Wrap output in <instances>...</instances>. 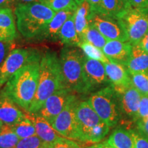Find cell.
I'll return each instance as SVG.
<instances>
[{
  "label": "cell",
  "instance_id": "603a6c76",
  "mask_svg": "<svg viewBox=\"0 0 148 148\" xmlns=\"http://www.w3.org/2000/svg\"><path fill=\"white\" fill-rule=\"evenodd\" d=\"M90 14V8L86 0L78 5L77 10L74 14V23H75V29L80 39L82 40L83 36L89 25L88 17Z\"/></svg>",
  "mask_w": 148,
  "mask_h": 148
},
{
  "label": "cell",
  "instance_id": "d590c367",
  "mask_svg": "<svg viewBox=\"0 0 148 148\" xmlns=\"http://www.w3.org/2000/svg\"><path fill=\"white\" fill-rule=\"evenodd\" d=\"M136 131L148 138V116L136 121Z\"/></svg>",
  "mask_w": 148,
  "mask_h": 148
},
{
  "label": "cell",
  "instance_id": "7bdbcfd3",
  "mask_svg": "<svg viewBox=\"0 0 148 148\" xmlns=\"http://www.w3.org/2000/svg\"><path fill=\"white\" fill-rule=\"evenodd\" d=\"M75 1H76V3H77V5H80L81 3H82L83 2H84V1H85V0H75Z\"/></svg>",
  "mask_w": 148,
  "mask_h": 148
},
{
  "label": "cell",
  "instance_id": "f546056e",
  "mask_svg": "<svg viewBox=\"0 0 148 148\" xmlns=\"http://www.w3.org/2000/svg\"><path fill=\"white\" fill-rule=\"evenodd\" d=\"M133 86L142 95L148 96V75L140 73H129Z\"/></svg>",
  "mask_w": 148,
  "mask_h": 148
},
{
  "label": "cell",
  "instance_id": "6da1fadb",
  "mask_svg": "<svg viewBox=\"0 0 148 148\" xmlns=\"http://www.w3.org/2000/svg\"><path fill=\"white\" fill-rule=\"evenodd\" d=\"M42 55L37 52L2 88L5 93L21 109L27 112L36 94Z\"/></svg>",
  "mask_w": 148,
  "mask_h": 148
},
{
  "label": "cell",
  "instance_id": "ba28073f",
  "mask_svg": "<svg viewBox=\"0 0 148 148\" xmlns=\"http://www.w3.org/2000/svg\"><path fill=\"white\" fill-rule=\"evenodd\" d=\"M77 97L70 101L51 123L53 128L64 138L79 141V129L76 116Z\"/></svg>",
  "mask_w": 148,
  "mask_h": 148
},
{
  "label": "cell",
  "instance_id": "44dd1931",
  "mask_svg": "<svg viewBox=\"0 0 148 148\" xmlns=\"http://www.w3.org/2000/svg\"><path fill=\"white\" fill-rule=\"evenodd\" d=\"M106 142L114 148H135L132 132L123 127L114 130Z\"/></svg>",
  "mask_w": 148,
  "mask_h": 148
},
{
  "label": "cell",
  "instance_id": "e575fe53",
  "mask_svg": "<svg viewBox=\"0 0 148 148\" xmlns=\"http://www.w3.org/2000/svg\"><path fill=\"white\" fill-rule=\"evenodd\" d=\"M131 132L134 138L135 148H148V138L136 130H131Z\"/></svg>",
  "mask_w": 148,
  "mask_h": 148
},
{
  "label": "cell",
  "instance_id": "ab89813d",
  "mask_svg": "<svg viewBox=\"0 0 148 148\" xmlns=\"http://www.w3.org/2000/svg\"><path fill=\"white\" fill-rule=\"evenodd\" d=\"M13 5H14V0H0V8H10Z\"/></svg>",
  "mask_w": 148,
  "mask_h": 148
},
{
  "label": "cell",
  "instance_id": "f35d334b",
  "mask_svg": "<svg viewBox=\"0 0 148 148\" xmlns=\"http://www.w3.org/2000/svg\"><path fill=\"white\" fill-rule=\"evenodd\" d=\"M137 45H139L144 51L148 53V32L142 38V39L140 40Z\"/></svg>",
  "mask_w": 148,
  "mask_h": 148
},
{
  "label": "cell",
  "instance_id": "5b68a950",
  "mask_svg": "<svg viewBox=\"0 0 148 148\" xmlns=\"http://www.w3.org/2000/svg\"><path fill=\"white\" fill-rule=\"evenodd\" d=\"M79 141L99 143L108 134L110 127L103 121L88 101H79L76 106Z\"/></svg>",
  "mask_w": 148,
  "mask_h": 148
},
{
  "label": "cell",
  "instance_id": "d4e9b609",
  "mask_svg": "<svg viewBox=\"0 0 148 148\" xmlns=\"http://www.w3.org/2000/svg\"><path fill=\"white\" fill-rule=\"evenodd\" d=\"M19 140L11 125H0V148H14Z\"/></svg>",
  "mask_w": 148,
  "mask_h": 148
},
{
  "label": "cell",
  "instance_id": "30bf717a",
  "mask_svg": "<svg viewBox=\"0 0 148 148\" xmlns=\"http://www.w3.org/2000/svg\"><path fill=\"white\" fill-rule=\"evenodd\" d=\"M88 21L108 40L128 41L124 27L119 18L103 14L92 13L89 15Z\"/></svg>",
  "mask_w": 148,
  "mask_h": 148
},
{
  "label": "cell",
  "instance_id": "8992f818",
  "mask_svg": "<svg viewBox=\"0 0 148 148\" xmlns=\"http://www.w3.org/2000/svg\"><path fill=\"white\" fill-rule=\"evenodd\" d=\"M87 101L109 127H114L118 124L122 115L117 94L111 85L92 92Z\"/></svg>",
  "mask_w": 148,
  "mask_h": 148
},
{
  "label": "cell",
  "instance_id": "7dc6e473",
  "mask_svg": "<svg viewBox=\"0 0 148 148\" xmlns=\"http://www.w3.org/2000/svg\"><path fill=\"white\" fill-rule=\"evenodd\" d=\"M127 1H128V2L130 3V0H127Z\"/></svg>",
  "mask_w": 148,
  "mask_h": 148
},
{
  "label": "cell",
  "instance_id": "52a82bcc",
  "mask_svg": "<svg viewBox=\"0 0 148 148\" xmlns=\"http://www.w3.org/2000/svg\"><path fill=\"white\" fill-rule=\"evenodd\" d=\"M126 32L128 41L137 45L148 32V8H130L119 18Z\"/></svg>",
  "mask_w": 148,
  "mask_h": 148
},
{
  "label": "cell",
  "instance_id": "bcb514c9",
  "mask_svg": "<svg viewBox=\"0 0 148 148\" xmlns=\"http://www.w3.org/2000/svg\"><path fill=\"white\" fill-rule=\"evenodd\" d=\"M1 124H3V123H1V122H0V125H1Z\"/></svg>",
  "mask_w": 148,
  "mask_h": 148
},
{
  "label": "cell",
  "instance_id": "b9f144b4",
  "mask_svg": "<svg viewBox=\"0 0 148 148\" xmlns=\"http://www.w3.org/2000/svg\"><path fill=\"white\" fill-rule=\"evenodd\" d=\"M96 147H97V148H114L112 147V146L109 145V144L106 142V141L103 142V143H99L97 144V145H96Z\"/></svg>",
  "mask_w": 148,
  "mask_h": 148
},
{
  "label": "cell",
  "instance_id": "5bb4252c",
  "mask_svg": "<svg viewBox=\"0 0 148 148\" xmlns=\"http://www.w3.org/2000/svg\"><path fill=\"white\" fill-rule=\"evenodd\" d=\"M26 116L2 88L0 90V122L8 125H15Z\"/></svg>",
  "mask_w": 148,
  "mask_h": 148
},
{
  "label": "cell",
  "instance_id": "484cf974",
  "mask_svg": "<svg viewBox=\"0 0 148 148\" xmlns=\"http://www.w3.org/2000/svg\"><path fill=\"white\" fill-rule=\"evenodd\" d=\"M82 40L89 42L101 49H103L106 42H108V40L90 22L83 36Z\"/></svg>",
  "mask_w": 148,
  "mask_h": 148
},
{
  "label": "cell",
  "instance_id": "f1b7e54d",
  "mask_svg": "<svg viewBox=\"0 0 148 148\" xmlns=\"http://www.w3.org/2000/svg\"><path fill=\"white\" fill-rule=\"evenodd\" d=\"M40 2L56 12L63 10H77L78 8L75 0H40Z\"/></svg>",
  "mask_w": 148,
  "mask_h": 148
},
{
  "label": "cell",
  "instance_id": "d6986e66",
  "mask_svg": "<svg viewBox=\"0 0 148 148\" xmlns=\"http://www.w3.org/2000/svg\"><path fill=\"white\" fill-rule=\"evenodd\" d=\"M16 36L15 20L12 9L0 8V41H13Z\"/></svg>",
  "mask_w": 148,
  "mask_h": 148
},
{
  "label": "cell",
  "instance_id": "83f0119b",
  "mask_svg": "<svg viewBox=\"0 0 148 148\" xmlns=\"http://www.w3.org/2000/svg\"><path fill=\"white\" fill-rule=\"evenodd\" d=\"M78 47L82 49L83 53L86 57L90 59L100 61L102 63H106L110 61L103 53L102 49H99L85 40H82L79 43Z\"/></svg>",
  "mask_w": 148,
  "mask_h": 148
},
{
  "label": "cell",
  "instance_id": "3957f363",
  "mask_svg": "<svg viewBox=\"0 0 148 148\" xmlns=\"http://www.w3.org/2000/svg\"><path fill=\"white\" fill-rule=\"evenodd\" d=\"M56 12L40 2L15 6L16 27L22 36L36 39L43 32Z\"/></svg>",
  "mask_w": 148,
  "mask_h": 148
},
{
  "label": "cell",
  "instance_id": "ee69618b",
  "mask_svg": "<svg viewBox=\"0 0 148 148\" xmlns=\"http://www.w3.org/2000/svg\"><path fill=\"white\" fill-rule=\"evenodd\" d=\"M85 148H97V147H96V145H92V146H90V147H87Z\"/></svg>",
  "mask_w": 148,
  "mask_h": 148
},
{
  "label": "cell",
  "instance_id": "f6af8a7d",
  "mask_svg": "<svg viewBox=\"0 0 148 148\" xmlns=\"http://www.w3.org/2000/svg\"><path fill=\"white\" fill-rule=\"evenodd\" d=\"M42 148H51L50 147V145H45V146H44V147H42Z\"/></svg>",
  "mask_w": 148,
  "mask_h": 148
},
{
  "label": "cell",
  "instance_id": "7a4b0ae2",
  "mask_svg": "<svg viewBox=\"0 0 148 148\" xmlns=\"http://www.w3.org/2000/svg\"><path fill=\"white\" fill-rule=\"evenodd\" d=\"M65 88L59 56L55 51H47L42 55L38 86L28 113H36L49 96Z\"/></svg>",
  "mask_w": 148,
  "mask_h": 148
},
{
  "label": "cell",
  "instance_id": "9c48e42d",
  "mask_svg": "<svg viewBox=\"0 0 148 148\" xmlns=\"http://www.w3.org/2000/svg\"><path fill=\"white\" fill-rule=\"evenodd\" d=\"M38 52L36 49H14L0 65V90Z\"/></svg>",
  "mask_w": 148,
  "mask_h": 148
},
{
  "label": "cell",
  "instance_id": "d6a6232c",
  "mask_svg": "<svg viewBox=\"0 0 148 148\" xmlns=\"http://www.w3.org/2000/svg\"><path fill=\"white\" fill-rule=\"evenodd\" d=\"M147 116H148V96L142 95L134 121L136 122L137 120L143 119Z\"/></svg>",
  "mask_w": 148,
  "mask_h": 148
},
{
  "label": "cell",
  "instance_id": "7402d4cb",
  "mask_svg": "<svg viewBox=\"0 0 148 148\" xmlns=\"http://www.w3.org/2000/svg\"><path fill=\"white\" fill-rule=\"evenodd\" d=\"M59 41L65 46L69 47H78L81 42L75 29L74 15L69 18L61 28L59 34Z\"/></svg>",
  "mask_w": 148,
  "mask_h": 148
},
{
  "label": "cell",
  "instance_id": "277c9868",
  "mask_svg": "<svg viewBox=\"0 0 148 148\" xmlns=\"http://www.w3.org/2000/svg\"><path fill=\"white\" fill-rule=\"evenodd\" d=\"M84 56L82 49L69 46L62 48L59 55L64 86L74 93L86 94L83 69Z\"/></svg>",
  "mask_w": 148,
  "mask_h": 148
},
{
  "label": "cell",
  "instance_id": "4316f807",
  "mask_svg": "<svg viewBox=\"0 0 148 148\" xmlns=\"http://www.w3.org/2000/svg\"><path fill=\"white\" fill-rule=\"evenodd\" d=\"M14 132L17 135L18 137L21 138H24L29 137V136L36 135V129L33 123L28 116H25L21 121L18 122L15 125H12Z\"/></svg>",
  "mask_w": 148,
  "mask_h": 148
},
{
  "label": "cell",
  "instance_id": "9a60e30c",
  "mask_svg": "<svg viewBox=\"0 0 148 148\" xmlns=\"http://www.w3.org/2000/svg\"><path fill=\"white\" fill-rule=\"evenodd\" d=\"M132 45L128 41L108 40L102 51L108 60L126 66L130 56Z\"/></svg>",
  "mask_w": 148,
  "mask_h": 148
},
{
  "label": "cell",
  "instance_id": "ac0fdd59",
  "mask_svg": "<svg viewBox=\"0 0 148 148\" xmlns=\"http://www.w3.org/2000/svg\"><path fill=\"white\" fill-rule=\"evenodd\" d=\"M26 114L34 125L36 135L45 144L51 146L58 138L63 137L53 128L47 120L38 114L27 112Z\"/></svg>",
  "mask_w": 148,
  "mask_h": 148
},
{
  "label": "cell",
  "instance_id": "8fae6325",
  "mask_svg": "<svg viewBox=\"0 0 148 148\" xmlns=\"http://www.w3.org/2000/svg\"><path fill=\"white\" fill-rule=\"evenodd\" d=\"M83 69L86 94L110 85L104 64L100 61L90 59L84 56Z\"/></svg>",
  "mask_w": 148,
  "mask_h": 148
},
{
  "label": "cell",
  "instance_id": "ffe728a7",
  "mask_svg": "<svg viewBox=\"0 0 148 148\" xmlns=\"http://www.w3.org/2000/svg\"><path fill=\"white\" fill-rule=\"evenodd\" d=\"M126 67L129 73H140L148 75V53L138 45H133Z\"/></svg>",
  "mask_w": 148,
  "mask_h": 148
},
{
  "label": "cell",
  "instance_id": "836d02e7",
  "mask_svg": "<svg viewBox=\"0 0 148 148\" xmlns=\"http://www.w3.org/2000/svg\"><path fill=\"white\" fill-rule=\"evenodd\" d=\"M13 49L12 41H0V65Z\"/></svg>",
  "mask_w": 148,
  "mask_h": 148
},
{
  "label": "cell",
  "instance_id": "1f68e13d",
  "mask_svg": "<svg viewBox=\"0 0 148 148\" xmlns=\"http://www.w3.org/2000/svg\"><path fill=\"white\" fill-rule=\"evenodd\" d=\"M51 148H81L75 140L69 139L64 137H61L56 140L52 145Z\"/></svg>",
  "mask_w": 148,
  "mask_h": 148
},
{
  "label": "cell",
  "instance_id": "7c38bea8",
  "mask_svg": "<svg viewBox=\"0 0 148 148\" xmlns=\"http://www.w3.org/2000/svg\"><path fill=\"white\" fill-rule=\"evenodd\" d=\"M76 97L75 93L67 88L57 90L46 99L36 113L42 116L51 124L68 103Z\"/></svg>",
  "mask_w": 148,
  "mask_h": 148
},
{
  "label": "cell",
  "instance_id": "8d00e7d4",
  "mask_svg": "<svg viewBox=\"0 0 148 148\" xmlns=\"http://www.w3.org/2000/svg\"><path fill=\"white\" fill-rule=\"evenodd\" d=\"M86 1L90 5V14L101 13V0H86Z\"/></svg>",
  "mask_w": 148,
  "mask_h": 148
},
{
  "label": "cell",
  "instance_id": "e0dca14e",
  "mask_svg": "<svg viewBox=\"0 0 148 148\" xmlns=\"http://www.w3.org/2000/svg\"><path fill=\"white\" fill-rule=\"evenodd\" d=\"M103 64L110 85L114 89L126 87L132 84L130 75L126 66L112 61Z\"/></svg>",
  "mask_w": 148,
  "mask_h": 148
},
{
  "label": "cell",
  "instance_id": "4dcf8cb0",
  "mask_svg": "<svg viewBox=\"0 0 148 148\" xmlns=\"http://www.w3.org/2000/svg\"><path fill=\"white\" fill-rule=\"evenodd\" d=\"M45 145L47 144L36 134L29 137L21 138L14 148H42Z\"/></svg>",
  "mask_w": 148,
  "mask_h": 148
},
{
  "label": "cell",
  "instance_id": "4fadbf2b",
  "mask_svg": "<svg viewBox=\"0 0 148 148\" xmlns=\"http://www.w3.org/2000/svg\"><path fill=\"white\" fill-rule=\"evenodd\" d=\"M114 90L119 99L121 115L134 121L142 95L132 84Z\"/></svg>",
  "mask_w": 148,
  "mask_h": 148
},
{
  "label": "cell",
  "instance_id": "74e56055",
  "mask_svg": "<svg viewBox=\"0 0 148 148\" xmlns=\"http://www.w3.org/2000/svg\"><path fill=\"white\" fill-rule=\"evenodd\" d=\"M130 4L132 8H147L148 0H130Z\"/></svg>",
  "mask_w": 148,
  "mask_h": 148
},
{
  "label": "cell",
  "instance_id": "2e32d148",
  "mask_svg": "<svg viewBox=\"0 0 148 148\" xmlns=\"http://www.w3.org/2000/svg\"><path fill=\"white\" fill-rule=\"evenodd\" d=\"M76 10H63L56 12L51 21L49 22L37 40H47L51 41L59 40V34L64 23L75 14Z\"/></svg>",
  "mask_w": 148,
  "mask_h": 148
},
{
  "label": "cell",
  "instance_id": "cb8c5ba5",
  "mask_svg": "<svg viewBox=\"0 0 148 148\" xmlns=\"http://www.w3.org/2000/svg\"><path fill=\"white\" fill-rule=\"evenodd\" d=\"M130 8L132 6L127 0H101L100 14L119 18Z\"/></svg>",
  "mask_w": 148,
  "mask_h": 148
},
{
  "label": "cell",
  "instance_id": "60d3db41",
  "mask_svg": "<svg viewBox=\"0 0 148 148\" xmlns=\"http://www.w3.org/2000/svg\"><path fill=\"white\" fill-rule=\"evenodd\" d=\"M40 0H14V5L15 6L18 5L25 4V3H33V2H40Z\"/></svg>",
  "mask_w": 148,
  "mask_h": 148
}]
</instances>
